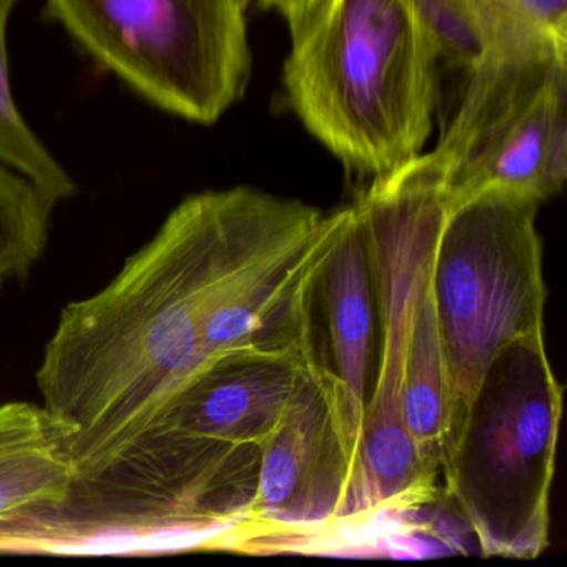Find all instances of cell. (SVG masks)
<instances>
[{
  "instance_id": "14",
  "label": "cell",
  "mask_w": 567,
  "mask_h": 567,
  "mask_svg": "<svg viewBox=\"0 0 567 567\" xmlns=\"http://www.w3.org/2000/svg\"><path fill=\"white\" fill-rule=\"evenodd\" d=\"M54 208L34 182L0 164V288L28 278L41 260Z\"/></svg>"
},
{
  "instance_id": "9",
  "label": "cell",
  "mask_w": 567,
  "mask_h": 567,
  "mask_svg": "<svg viewBox=\"0 0 567 567\" xmlns=\"http://www.w3.org/2000/svg\"><path fill=\"white\" fill-rule=\"evenodd\" d=\"M367 524L333 386L313 360L284 417L261 447L257 489L235 547L257 539L321 536Z\"/></svg>"
},
{
  "instance_id": "10",
  "label": "cell",
  "mask_w": 567,
  "mask_h": 567,
  "mask_svg": "<svg viewBox=\"0 0 567 567\" xmlns=\"http://www.w3.org/2000/svg\"><path fill=\"white\" fill-rule=\"evenodd\" d=\"M308 357L333 386L334 411L357 474L358 493L364 511L360 481V446L364 408L370 396L377 307L368 260L367 237L357 205L348 207L343 227L321 267L313 291Z\"/></svg>"
},
{
  "instance_id": "7",
  "label": "cell",
  "mask_w": 567,
  "mask_h": 567,
  "mask_svg": "<svg viewBox=\"0 0 567 567\" xmlns=\"http://www.w3.org/2000/svg\"><path fill=\"white\" fill-rule=\"evenodd\" d=\"M450 207L499 190L546 202L567 178V54L496 59L467 74L460 107L423 154Z\"/></svg>"
},
{
  "instance_id": "15",
  "label": "cell",
  "mask_w": 567,
  "mask_h": 567,
  "mask_svg": "<svg viewBox=\"0 0 567 567\" xmlns=\"http://www.w3.org/2000/svg\"><path fill=\"white\" fill-rule=\"evenodd\" d=\"M537 31L567 48V0H507Z\"/></svg>"
},
{
  "instance_id": "6",
  "label": "cell",
  "mask_w": 567,
  "mask_h": 567,
  "mask_svg": "<svg viewBox=\"0 0 567 567\" xmlns=\"http://www.w3.org/2000/svg\"><path fill=\"white\" fill-rule=\"evenodd\" d=\"M245 0H45L49 18L132 91L215 124L250 79Z\"/></svg>"
},
{
  "instance_id": "5",
  "label": "cell",
  "mask_w": 567,
  "mask_h": 567,
  "mask_svg": "<svg viewBox=\"0 0 567 567\" xmlns=\"http://www.w3.org/2000/svg\"><path fill=\"white\" fill-rule=\"evenodd\" d=\"M539 205L489 190L447 208L431 271L446 373L444 454L491 361L513 341L544 333Z\"/></svg>"
},
{
  "instance_id": "16",
  "label": "cell",
  "mask_w": 567,
  "mask_h": 567,
  "mask_svg": "<svg viewBox=\"0 0 567 567\" xmlns=\"http://www.w3.org/2000/svg\"><path fill=\"white\" fill-rule=\"evenodd\" d=\"M251 2H257L261 9L277 11L287 22L290 34H295L310 18L320 0H245L247 6H250Z\"/></svg>"
},
{
  "instance_id": "11",
  "label": "cell",
  "mask_w": 567,
  "mask_h": 567,
  "mask_svg": "<svg viewBox=\"0 0 567 567\" xmlns=\"http://www.w3.org/2000/svg\"><path fill=\"white\" fill-rule=\"evenodd\" d=\"M74 481L64 426L39 404H0V529L59 509Z\"/></svg>"
},
{
  "instance_id": "13",
  "label": "cell",
  "mask_w": 567,
  "mask_h": 567,
  "mask_svg": "<svg viewBox=\"0 0 567 567\" xmlns=\"http://www.w3.org/2000/svg\"><path fill=\"white\" fill-rule=\"evenodd\" d=\"M19 0H0V164L38 185L54 207L75 194V182L22 117L9 75L8 22Z\"/></svg>"
},
{
  "instance_id": "3",
  "label": "cell",
  "mask_w": 567,
  "mask_h": 567,
  "mask_svg": "<svg viewBox=\"0 0 567 567\" xmlns=\"http://www.w3.org/2000/svg\"><path fill=\"white\" fill-rule=\"evenodd\" d=\"M563 396L544 333L504 347L481 378L441 477L484 556L536 559L549 546Z\"/></svg>"
},
{
  "instance_id": "4",
  "label": "cell",
  "mask_w": 567,
  "mask_h": 567,
  "mask_svg": "<svg viewBox=\"0 0 567 567\" xmlns=\"http://www.w3.org/2000/svg\"><path fill=\"white\" fill-rule=\"evenodd\" d=\"M373 281L380 353L364 408L360 481L368 520L433 503L440 480L421 463L401 413V386L411 318L433 270L446 218V185L423 158L371 182L357 202Z\"/></svg>"
},
{
  "instance_id": "8",
  "label": "cell",
  "mask_w": 567,
  "mask_h": 567,
  "mask_svg": "<svg viewBox=\"0 0 567 567\" xmlns=\"http://www.w3.org/2000/svg\"><path fill=\"white\" fill-rule=\"evenodd\" d=\"M305 373L307 360L297 351L240 348L212 354L127 446L195 466L257 464Z\"/></svg>"
},
{
  "instance_id": "2",
  "label": "cell",
  "mask_w": 567,
  "mask_h": 567,
  "mask_svg": "<svg viewBox=\"0 0 567 567\" xmlns=\"http://www.w3.org/2000/svg\"><path fill=\"white\" fill-rule=\"evenodd\" d=\"M437 64L401 0H320L291 34L284 84L307 131L371 184L423 154Z\"/></svg>"
},
{
  "instance_id": "12",
  "label": "cell",
  "mask_w": 567,
  "mask_h": 567,
  "mask_svg": "<svg viewBox=\"0 0 567 567\" xmlns=\"http://www.w3.org/2000/svg\"><path fill=\"white\" fill-rule=\"evenodd\" d=\"M440 61L466 74L509 55L567 52L507 0H401Z\"/></svg>"
},
{
  "instance_id": "1",
  "label": "cell",
  "mask_w": 567,
  "mask_h": 567,
  "mask_svg": "<svg viewBox=\"0 0 567 567\" xmlns=\"http://www.w3.org/2000/svg\"><path fill=\"white\" fill-rule=\"evenodd\" d=\"M323 218L255 188L192 195L94 297L62 311L38 371L75 481L111 463L208 360L204 330L248 264Z\"/></svg>"
}]
</instances>
